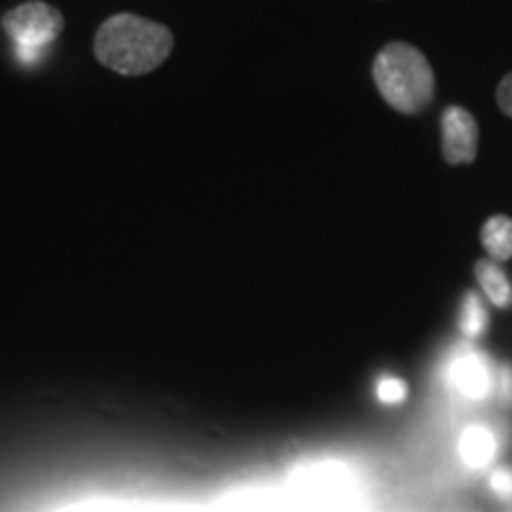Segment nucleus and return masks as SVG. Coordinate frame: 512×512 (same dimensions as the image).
Listing matches in <instances>:
<instances>
[{"label": "nucleus", "mask_w": 512, "mask_h": 512, "mask_svg": "<svg viewBox=\"0 0 512 512\" xmlns=\"http://www.w3.org/2000/svg\"><path fill=\"white\" fill-rule=\"evenodd\" d=\"M479 126L463 107H446L441 114V152L448 164H472L477 159Z\"/></svg>", "instance_id": "nucleus-4"}, {"label": "nucleus", "mask_w": 512, "mask_h": 512, "mask_svg": "<svg viewBox=\"0 0 512 512\" xmlns=\"http://www.w3.org/2000/svg\"><path fill=\"white\" fill-rule=\"evenodd\" d=\"M451 382L458 394L472 401H482L494 389V373L489 361L479 351H463L451 363Z\"/></svg>", "instance_id": "nucleus-5"}, {"label": "nucleus", "mask_w": 512, "mask_h": 512, "mask_svg": "<svg viewBox=\"0 0 512 512\" xmlns=\"http://www.w3.org/2000/svg\"><path fill=\"white\" fill-rule=\"evenodd\" d=\"M373 79L387 105L401 114H418L434 98V72L427 57L408 43H389L373 62Z\"/></svg>", "instance_id": "nucleus-2"}, {"label": "nucleus", "mask_w": 512, "mask_h": 512, "mask_svg": "<svg viewBox=\"0 0 512 512\" xmlns=\"http://www.w3.org/2000/svg\"><path fill=\"white\" fill-rule=\"evenodd\" d=\"M458 451L470 467H486L496 456V439L486 427H467L460 437Z\"/></svg>", "instance_id": "nucleus-7"}, {"label": "nucleus", "mask_w": 512, "mask_h": 512, "mask_svg": "<svg viewBox=\"0 0 512 512\" xmlns=\"http://www.w3.org/2000/svg\"><path fill=\"white\" fill-rule=\"evenodd\" d=\"M496 100H498V107H501V112L508 114V117L512 119V72L505 74L503 81L498 83Z\"/></svg>", "instance_id": "nucleus-12"}, {"label": "nucleus", "mask_w": 512, "mask_h": 512, "mask_svg": "<svg viewBox=\"0 0 512 512\" xmlns=\"http://www.w3.org/2000/svg\"><path fill=\"white\" fill-rule=\"evenodd\" d=\"M174 50V34L164 24L128 15L107 19L95 36V55L121 76H143L162 67Z\"/></svg>", "instance_id": "nucleus-1"}, {"label": "nucleus", "mask_w": 512, "mask_h": 512, "mask_svg": "<svg viewBox=\"0 0 512 512\" xmlns=\"http://www.w3.org/2000/svg\"><path fill=\"white\" fill-rule=\"evenodd\" d=\"M3 27L15 43L17 60L27 67H34L48 55L57 36L62 34L64 19L62 12L53 5L31 0V3L17 5L3 17Z\"/></svg>", "instance_id": "nucleus-3"}, {"label": "nucleus", "mask_w": 512, "mask_h": 512, "mask_svg": "<svg viewBox=\"0 0 512 512\" xmlns=\"http://www.w3.org/2000/svg\"><path fill=\"white\" fill-rule=\"evenodd\" d=\"M482 245L496 264L512 259V219L510 216H491L482 228Z\"/></svg>", "instance_id": "nucleus-8"}, {"label": "nucleus", "mask_w": 512, "mask_h": 512, "mask_svg": "<svg viewBox=\"0 0 512 512\" xmlns=\"http://www.w3.org/2000/svg\"><path fill=\"white\" fill-rule=\"evenodd\" d=\"M486 328V309L477 292H467L460 306V332L465 337L477 339Z\"/></svg>", "instance_id": "nucleus-9"}, {"label": "nucleus", "mask_w": 512, "mask_h": 512, "mask_svg": "<svg viewBox=\"0 0 512 512\" xmlns=\"http://www.w3.org/2000/svg\"><path fill=\"white\" fill-rule=\"evenodd\" d=\"M491 489H494L498 498H503V501H512V470L510 467H498L494 475H491Z\"/></svg>", "instance_id": "nucleus-11"}, {"label": "nucleus", "mask_w": 512, "mask_h": 512, "mask_svg": "<svg viewBox=\"0 0 512 512\" xmlns=\"http://www.w3.org/2000/svg\"><path fill=\"white\" fill-rule=\"evenodd\" d=\"M377 396L384 403H401L406 399V382L399 380V377H382L380 384H377Z\"/></svg>", "instance_id": "nucleus-10"}, {"label": "nucleus", "mask_w": 512, "mask_h": 512, "mask_svg": "<svg viewBox=\"0 0 512 512\" xmlns=\"http://www.w3.org/2000/svg\"><path fill=\"white\" fill-rule=\"evenodd\" d=\"M475 278L479 287H482L484 297L496 309H508V306H512V283L494 259H479L475 264Z\"/></svg>", "instance_id": "nucleus-6"}]
</instances>
